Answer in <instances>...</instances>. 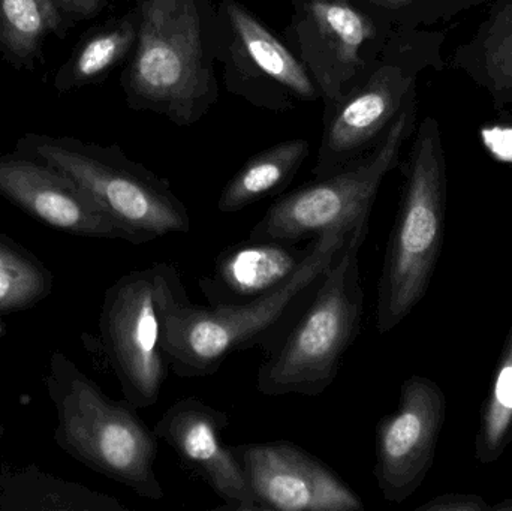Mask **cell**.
I'll return each mask as SVG.
<instances>
[{"mask_svg": "<svg viewBox=\"0 0 512 511\" xmlns=\"http://www.w3.org/2000/svg\"><path fill=\"white\" fill-rule=\"evenodd\" d=\"M360 221L319 234L303 266L285 284L243 305H194L177 267L171 263L153 264L161 344L168 368L188 380L210 377L234 353L264 342L307 302L334 255Z\"/></svg>", "mask_w": 512, "mask_h": 511, "instance_id": "1", "label": "cell"}, {"mask_svg": "<svg viewBox=\"0 0 512 511\" xmlns=\"http://www.w3.org/2000/svg\"><path fill=\"white\" fill-rule=\"evenodd\" d=\"M370 218L361 219L310 294L300 317L256 372L261 395L319 396L339 375L346 353L357 341L366 309L360 249Z\"/></svg>", "mask_w": 512, "mask_h": 511, "instance_id": "2", "label": "cell"}, {"mask_svg": "<svg viewBox=\"0 0 512 511\" xmlns=\"http://www.w3.org/2000/svg\"><path fill=\"white\" fill-rule=\"evenodd\" d=\"M45 389L56 411L54 443L84 467L150 501H162L158 438L128 401H114L68 356L54 351Z\"/></svg>", "mask_w": 512, "mask_h": 511, "instance_id": "3", "label": "cell"}, {"mask_svg": "<svg viewBox=\"0 0 512 511\" xmlns=\"http://www.w3.org/2000/svg\"><path fill=\"white\" fill-rule=\"evenodd\" d=\"M447 174L441 134L426 119L412 150L399 212L382 263L376 330L393 332L429 291L444 245Z\"/></svg>", "mask_w": 512, "mask_h": 511, "instance_id": "4", "label": "cell"}, {"mask_svg": "<svg viewBox=\"0 0 512 511\" xmlns=\"http://www.w3.org/2000/svg\"><path fill=\"white\" fill-rule=\"evenodd\" d=\"M15 150L65 171L113 219L131 245L191 231L188 209L170 185L129 161L117 147L68 135L27 132L18 138Z\"/></svg>", "mask_w": 512, "mask_h": 511, "instance_id": "5", "label": "cell"}, {"mask_svg": "<svg viewBox=\"0 0 512 511\" xmlns=\"http://www.w3.org/2000/svg\"><path fill=\"white\" fill-rule=\"evenodd\" d=\"M134 50L122 78L131 104L195 119L210 78L197 0H141Z\"/></svg>", "mask_w": 512, "mask_h": 511, "instance_id": "6", "label": "cell"}, {"mask_svg": "<svg viewBox=\"0 0 512 511\" xmlns=\"http://www.w3.org/2000/svg\"><path fill=\"white\" fill-rule=\"evenodd\" d=\"M411 98L375 150L337 173L282 195L256 222L249 239L309 242L331 228L370 218L382 180L399 162L414 114Z\"/></svg>", "mask_w": 512, "mask_h": 511, "instance_id": "7", "label": "cell"}, {"mask_svg": "<svg viewBox=\"0 0 512 511\" xmlns=\"http://www.w3.org/2000/svg\"><path fill=\"white\" fill-rule=\"evenodd\" d=\"M99 335L125 401L137 410L158 404L168 363L161 344L153 264L126 273L107 288Z\"/></svg>", "mask_w": 512, "mask_h": 511, "instance_id": "8", "label": "cell"}, {"mask_svg": "<svg viewBox=\"0 0 512 511\" xmlns=\"http://www.w3.org/2000/svg\"><path fill=\"white\" fill-rule=\"evenodd\" d=\"M447 416L441 387L412 375L400 387L399 405L379 422L375 479L385 501L405 503L423 485L435 461Z\"/></svg>", "mask_w": 512, "mask_h": 511, "instance_id": "9", "label": "cell"}, {"mask_svg": "<svg viewBox=\"0 0 512 511\" xmlns=\"http://www.w3.org/2000/svg\"><path fill=\"white\" fill-rule=\"evenodd\" d=\"M231 447L258 511H361L366 507L333 468L291 441Z\"/></svg>", "mask_w": 512, "mask_h": 511, "instance_id": "10", "label": "cell"}, {"mask_svg": "<svg viewBox=\"0 0 512 511\" xmlns=\"http://www.w3.org/2000/svg\"><path fill=\"white\" fill-rule=\"evenodd\" d=\"M0 195L62 233L125 240L113 219L65 171L17 150L0 155Z\"/></svg>", "mask_w": 512, "mask_h": 511, "instance_id": "11", "label": "cell"}, {"mask_svg": "<svg viewBox=\"0 0 512 511\" xmlns=\"http://www.w3.org/2000/svg\"><path fill=\"white\" fill-rule=\"evenodd\" d=\"M228 425L227 413L189 396L174 402L153 432L224 501L219 509L258 511L242 464L233 447L225 444Z\"/></svg>", "mask_w": 512, "mask_h": 511, "instance_id": "12", "label": "cell"}, {"mask_svg": "<svg viewBox=\"0 0 512 511\" xmlns=\"http://www.w3.org/2000/svg\"><path fill=\"white\" fill-rule=\"evenodd\" d=\"M412 86L411 75L399 65H382L364 86L343 96L325 129L316 179H324L363 158L364 150L405 107Z\"/></svg>", "mask_w": 512, "mask_h": 511, "instance_id": "13", "label": "cell"}, {"mask_svg": "<svg viewBox=\"0 0 512 511\" xmlns=\"http://www.w3.org/2000/svg\"><path fill=\"white\" fill-rule=\"evenodd\" d=\"M295 33L307 71L325 98L339 102L363 68L360 53L375 35L372 21L348 0H306Z\"/></svg>", "mask_w": 512, "mask_h": 511, "instance_id": "14", "label": "cell"}, {"mask_svg": "<svg viewBox=\"0 0 512 511\" xmlns=\"http://www.w3.org/2000/svg\"><path fill=\"white\" fill-rule=\"evenodd\" d=\"M304 248L283 240H251L230 246L218 255L213 275L200 279L210 306L243 305L285 284L309 257Z\"/></svg>", "mask_w": 512, "mask_h": 511, "instance_id": "15", "label": "cell"}, {"mask_svg": "<svg viewBox=\"0 0 512 511\" xmlns=\"http://www.w3.org/2000/svg\"><path fill=\"white\" fill-rule=\"evenodd\" d=\"M117 498L45 473L0 465V511H128Z\"/></svg>", "mask_w": 512, "mask_h": 511, "instance_id": "16", "label": "cell"}, {"mask_svg": "<svg viewBox=\"0 0 512 511\" xmlns=\"http://www.w3.org/2000/svg\"><path fill=\"white\" fill-rule=\"evenodd\" d=\"M69 29L54 0H0V56L17 71L35 72L47 39H65Z\"/></svg>", "mask_w": 512, "mask_h": 511, "instance_id": "17", "label": "cell"}, {"mask_svg": "<svg viewBox=\"0 0 512 511\" xmlns=\"http://www.w3.org/2000/svg\"><path fill=\"white\" fill-rule=\"evenodd\" d=\"M138 17L119 18L81 36L69 59L57 69L53 87L60 95L101 81L135 48Z\"/></svg>", "mask_w": 512, "mask_h": 511, "instance_id": "18", "label": "cell"}, {"mask_svg": "<svg viewBox=\"0 0 512 511\" xmlns=\"http://www.w3.org/2000/svg\"><path fill=\"white\" fill-rule=\"evenodd\" d=\"M309 156L306 140H289L258 153L227 183L219 212L236 213L282 191Z\"/></svg>", "mask_w": 512, "mask_h": 511, "instance_id": "19", "label": "cell"}, {"mask_svg": "<svg viewBox=\"0 0 512 511\" xmlns=\"http://www.w3.org/2000/svg\"><path fill=\"white\" fill-rule=\"evenodd\" d=\"M227 15L240 50L261 74L301 99L316 98L318 92L306 66L295 59L291 51L271 35L248 9L228 2Z\"/></svg>", "mask_w": 512, "mask_h": 511, "instance_id": "20", "label": "cell"}, {"mask_svg": "<svg viewBox=\"0 0 512 511\" xmlns=\"http://www.w3.org/2000/svg\"><path fill=\"white\" fill-rule=\"evenodd\" d=\"M53 288V273L41 258L0 233V317L35 308Z\"/></svg>", "mask_w": 512, "mask_h": 511, "instance_id": "21", "label": "cell"}, {"mask_svg": "<svg viewBox=\"0 0 512 511\" xmlns=\"http://www.w3.org/2000/svg\"><path fill=\"white\" fill-rule=\"evenodd\" d=\"M512 443V326L499 359L492 389L481 410L475 455L480 464H495Z\"/></svg>", "mask_w": 512, "mask_h": 511, "instance_id": "22", "label": "cell"}, {"mask_svg": "<svg viewBox=\"0 0 512 511\" xmlns=\"http://www.w3.org/2000/svg\"><path fill=\"white\" fill-rule=\"evenodd\" d=\"M489 60L490 72L501 78L504 86H512V9L501 15L493 29Z\"/></svg>", "mask_w": 512, "mask_h": 511, "instance_id": "23", "label": "cell"}, {"mask_svg": "<svg viewBox=\"0 0 512 511\" xmlns=\"http://www.w3.org/2000/svg\"><path fill=\"white\" fill-rule=\"evenodd\" d=\"M490 507L477 495L450 494L433 498L417 511H487Z\"/></svg>", "mask_w": 512, "mask_h": 511, "instance_id": "24", "label": "cell"}, {"mask_svg": "<svg viewBox=\"0 0 512 511\" xmlns=\"http://www.w3.org/2000/svg\"><path fill=\"white\" fill-rule=\"evenodd\" d=\"M54 2L72 27L78 21L96 17L107 5V0H54Z\"/></svg>", "mask_w": 512, "mask_h": 511, "instance_id": "25", "label": "cell"}, {"mask_svg": "<svg viewBox=\"0 0 512 511\" xmlns=\"http://www.w3.org/2000/svg\"><path fill=\"white\" fill-rule=\"evenodd\" d=\"M375 2L381 3L384 6H390V8H399V6L405 5V3L411 2V0H375Z\"/></svg>", "mask_w": 512, "mask_h": 511, "instance_id": "26", "label": "cell"}, {"mask_svg": "<svg viewBox=\"0 0 512 511\" xmlns=\"http://www.w3.org/2000/svg\"><path fill=\"white\" fill-rule=\"evenodd\" d=\"M495 511H512V500H505L504 503L496 504V506L490 507Z\"/></svg>", "mask_w": 512, "mask_h": 511, "instance_id": "27", "label": "cell"}, {"mask_svg": "<svg viewBox=\"0 0 512 511\" xmlns=\"http://www.w3.org/2000/svg\"><path fill=\"white\" fill-rule=\"evenodd\" d=\"M5 425H3L2 422H0V443H2L3 435H5Z\"/></svg>", "mask_w": 512, "mask_h": 511, "instance_id": "28", "label": "cell"}]
</instances>
